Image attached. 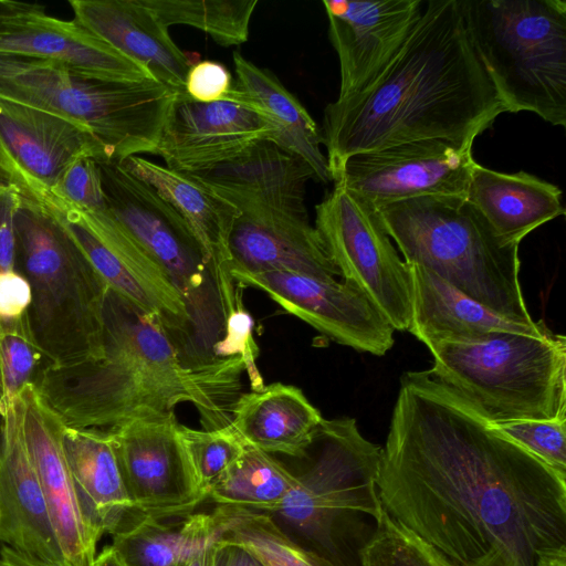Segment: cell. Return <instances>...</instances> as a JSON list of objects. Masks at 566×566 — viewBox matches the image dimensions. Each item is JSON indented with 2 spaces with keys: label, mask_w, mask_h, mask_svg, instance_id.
Segmentation results:
<instances>
[{
  "label": "cell",
  "mask_w": 566,
  "mask_h": 566,
  "mask_svg": "<svg viewBox=\"0 0 566 566\" xmlns=\"http://www.w3.org/2000/svg\"><path fill=\"white\" fill-rule=\"evenodd\" d=\"M377 488L394 520L458 566H535L566 547V478L430 370L400 378Z\"/></svg>",
  "instance_id": "cell-1"
},
{
  "label": "cell",
  "mask_w": 566,
  "mask_h": 566,
  "mask_svg": "<svg viewBox=\"0 0 566 566\" xmlns=\"http://www.w3.org/2000/svg\"><path fill=\"white\" fill-rule=\"evenodd\" d=\"M504 112L468 39L458 0H428L403 46L364 92L324 109L332 181L345 160L402 143H472Z\"/></svg>",
  "instance_id": "cell-2"
},
{
  "label": "cell",
  "mask_w": 566,
  "mask_h": 566,
  "mask_svg": "<svg viewBox=\"0 0 566 566\" xmlns=\"http://www.w3.org/2000/svg\"><path fill=\"white\" fill-rule=\"evenodd\" d=\"M245 365L240 356L191 364L161 321L108 291L103 354L44 367L34 385L63 424L108 430L189 402L205 429L230 424Z\"/></svg>",
  "instance_id": "cell-3"
},
{
  "label": "cell",
  "mask_w": 566,
  "mask_h": 566,
  "mask_svg": "<svg viewBox=\"0 0 566 566\" xmlns=\"http://www.w3.org/2000/svg\"><path fill=\"white\" fill-rule=\"evenodd\" d=\"M14 233L15 270L28 280L32 294L27 318L48 366L99 358L107 284L46 206L20 196Z\"/></svg>",
  "instance_id": "cell-4"
},
{
  "label": "cell",
  "mask_w": 566,
  "mask_h": 566,
  "mask_svg": "<svg viewBox=\"0 0 566 566\" xmlns=\"http://www.w3.org/2000/svg\"><path fill=\"white\" fill-rule=\"evenodd\" d=\"M376 209L406 263L511 321L535 323L520 283V244L501 239L467 198L419 197Z\"/></svg>",
  "instance_id": "cell-5"
},
{
  "label": "cell",
  "mask_w": 566,
  "mask_h": 566,
  "mask_svg": "<svg viewBox=\"0 0 566 566\" xmlns=\"http://www.w3.org/2000/svg\"><path fill=\"white\" fill-rule=\"evenodd\" d=\"M178 93L157 80L98 77L44 59L0 53V97L85 127L113 163L154 155Z\"/></svg>",
  "instance_id": "cell-6"
},
{
  "label": "cell",
  "mask_w": 566,
  "mask_h": 566,
  "mask_svg": "<svg viewBox=\"0 0 566 566\" xmlns=\"http://www.w3.org/2000/svg\"><path fill=\"white\" fill-rule=\"evenodd\" d=\"M470 44L504 112L566 126V2L458 0Z\"/></svg>",
  "instance_id": "cell-7"
},
{
  "label": "cell",
  "mask_w": 566,
  "mask_h": 566,
  "mask_svg": "<svg viewBox=\"0 0 566 566\" xmlns=\"http://www.w3.org/2000/svg\"><path fill=\"white\" fill-rule=\"evenodd\" d=\"M430 373L492 423L566 418V337L501 332L437 343Z\"/></svg>",
  "instance_id": "cell-8"
},
{
  "label": "cell",
  "mask_w": 566,
  "mask_h": 566,
  "mask_svg": "<svg viewBox=\"0 0 566 566\" xmlns=\"http://www.w3.org/2000/svg\"><path fill=\"white\" fill-rule=\"evenodd\" d=\"M98 166L108 211L165 271L186 304L192 358L216 359L224 335L223 308L189 226L150 185L120 164Z\"/></svg>",
  "instance_id": "cell-9"
},
{
  "label": "cell",
  "mask_w": 566,
  "mask_h": 566,
  "mask_svg": "<svg viewBox=\"0 0 566 566\" xmlns=\"http://www.w3.org/2000/svg\"><path fill=\"white\" fill-rule=\"evenodd\" d=\"M315 447L313 462L296 474L275 514L332 553L337 522L357 514L376 521L382 511L377 488L382 448L364 438L349 417L323 419Z\"/></svg>",
  "instance_id": "cell-10"
},
{
  "label": "cell",
  "mask_w": 566,
  "mask_h": 566,
  "mask_svg": "<svg viewBox=\"0 0 566 566\" xmlns=\"http://www.w3.org/2000/svg\"><path fill=\"white\" fill-rule=\"evenodd\" d=\"M315 229L343 281L360 290L392 327L411 319V279L377 209L335 182L315 207Z\"/></svg>",
  "instance_id": "cell-11"
},
{
  "label": "cell",
  "mask_w": 566,
  "mask_h": 566,
  "mask_svg": "<svg viewBox=\"0 0 566 566\" xmlns=\"http://www.w3.org/2000/svg\"><path fill=\"white\" fill-rule=\"evenodd\" d=\"M38 202L62 220L108 289L138 310L157 316L184 357L196 364L190 352V317L181 295L107 207L82 211L51 195Z\"/></svg>",
  "instance_id": "cell-12"
},
{
  "label": "cell",
  "mask_w": 566,
  "mask_h": 566,
  "mask_svg": "<svg viewBox=\"0 0 566 566\" xmlns=\"http://www.w3.org/2000/svg\"><path fill=\"white\" fill-rule=\"evenodd\" d=\"M472 143L423 139L355 154L334 180L375 208L430 196L467 198Z\"/></svg>",
  "instance_id": "cell-13"
},
{
  "label": "cell",
  "mask_w": 566,
  "mask_h": 566,
  "mask_svg": "<svg viewBox=\"0 0 566 566\" xmlns=\"http://www.w3.org/2000/svg\"><path fill=\"white\" fill-rule=\"evenodd\" d=\"M83 157L111 163L85 127L0 97V184L38 201L51 195L64 170Z\"/></svg>",
  "instance_id": "cell-14"
},
{
  "label": "cell",
  "mask_w": 566,
  "mask_h": 566,
  "mask_svg": "<svg viewBox=\"0 0 566 566\" xmlns=\"http://www.w3.org/2000/svg\"><path fill=\"white\" fill-rule=\"evenodd\" d=\"M240 286L263 291L286 313L334 342L376 356L394 345L395 328L354 285L290 271L231 273Z\"/></svg>",
  "instance_id": "cell-15"
},
{
  "label": "cell",
  "mask_w": 566,
  "mask_h": 566,
  "mask_svg": "<svg viewBox=\"0 0 566 566\" xmlns=\"http://www.w3.org/2000/svg\"><path fill=\"white\" fill-rule=\"evenodd\" d=\"M175 412L108 429L132 503L142 517L170 520L203 503L184 460Z\"/></svg>",
  "instance_id": "cell-16"
},
{
  "label": "cell",
  "mask_w": 566,
  "mask_h": 566,
  "mask_svg": "<svg viewBox=\"0 0 566 566\" xmlns=\"http://www.w3.org/2000/svg\"><path fill=\"white\" fill-rule=\"evenodd\" d=\"M275 126L254 109L230 101L201 103L176 95L154 155L166 167L195 174L228 163L260 140L274 142Z\"/></svg>",
  "instance_id": "cell-17"
},
{
  "label": "cell",
  "mask_w": 566,
  "mask_h": 566,
  "mask_svg": "<svg viewBox=\"0 0 566 566\" xmlns=\"http://www.w3.org/2000/svg\"><path fill=\"white\" fill-rule=\"evenodd\" d=\"M25 442L66 566H94L102 533L86 513L62 441L63 422L34 384L22 389Z\"/></svg>",
  "instance_id": "cell-18"
},
{
  "label": "cell",
  "mask_w": 566,
  "mask_h": 566,
  "mask_svg": "<svg viewBox=\"0 0 566 566\" xmlns=\"http://www.w3.org/2000/svg\"><path fill=\"white\" fill-rule=\"evenodd\" d=\"M422 0L323 1L340 70L338 99L367 90L418 23Z\"/></svg>",
  "instance_id": "cell-19"
},
{
  "label": "cell",
  "mask_w": 566,
  "mask_h": 566,
  "mask_svg": "<svg viewBox=\"0 0 566 566\" xmlns=\"http://www.w3.org/2000/svg\"><path fill=\"white\" fill-rule=\"evenodd\" d=\"M187 175L232 205L242 218H308L306 184L316 179L303 159L271 140H260L209 170Z\"/></svg>",
  "instance_id": "cell-20"
},
{
  "label": "cell",
  "mask_w": 566,
  "mask_h": 566,
  "mask_svg": "<svg viewBox=\"0 0 566 566\" xmlns=\"http://www.w3.org/2000/svg\"><path fill=\"white\" fill-rule=\"evenodd\" d=\"M23 418L20 394L0 408V542L51 566H66L28 451Z\"/></svg>",
  "instance_id": "cell-21"
},
{
  "label": "cell",
  "mask_w": 566,
  "mask_h": 566,
  "mask_svg": "<svg viewBox=\"0 0 566 566\" xmlns=\"http://www.w3.org/2000/svg\"><path fill=\"white\" fill-rule=\"evenodd\" d=\"M0 53L44 59L82 73L115 80H156L99 36L72 21L24 12L0 19Z\"/></svg>",
  "instance_id": "cell-22"
},
{
  "label": "cell",
  "mask_w": 566,
  "mask_h": 566,
  "mask_svg": "<svg viewBox=\"0 0 566 566\" xmlns=\"http://www.w3.org/2000/svg\"><path fill=\"white\" fill-rule=\"evenodd\" d=\"M74 20L177 92L199 55L180 50L142 0H71Z\"/></svg>",
  "instance_id": "cell-23"
},
{
  "label": "cell",
  "mask_w": 566,
  "mask_h": 566,
  "mask_svg": "<svg viewBox=\"0 0 566 566\" xmlns=\"http://www.w3.org/2000/svg\"><path fill=\"white\" fill-rule=\"evenodd\" d=\"M408 266L411 319L407 331L427 347L443 342H474L501 332L539 336L549 329L543 321L532 325L511 321L463 294L432 271L417 264Z\"/></svg>",
  "instance_id": "cell-24"
},
{
  "label": "cell",
  "mask_w": 566,
  "mask_h": 566,
  "mask_svg": "<svg viewBox=\"0 0 566 566\" xmlns=\"http://www.w3.org/2000/svg\"><path fill=\"white\" fill-rule=\"evenodd\" d=\"M230 271H290L323 280L340 276L308 218L239 217L229 239Z\"/></svg>",
  "instance_id": "cell-25"
},
{
  "label": "cell",
  "mask_w": 566,
  "mask_h": 566,
  "mask_svg": "<svg viewBox=\"0 0 566 566\" xmlns=\"http://www.w3.org/2000/svg\"><path fill=\"white\" fill-rule=\"evenodd\" d=\"M150 185L189 226L219 293L235 286L230 271L229 239L240 212L187 174L171 170L139 156L120 163Z\"/></svg>",
  "instance_id": "cell-26"
},
{
  "label": "cell",
  "mask_w": 566,
  "mask_h": 566,
  "mask_svg": "<svg viewBox=\"0 0 566 566\" xmlns=\"http://www.w3.org/2000/svg\"><path fill=\"white\" fill-rule=\"evenodd\" d=\"M323 419L298 387L273 382L240 394L232 407L230 426L247 446L269 454L304 459Z\"/></svg>",
  "instance_id": "cell-27"
},
{
  "label": "cell",
  "mask_w": 566,
  "mask_h": 566,
  "mask_svg": "<svg viewBox=\"0 0 566 566\" xmlns=\"http://www.w3.org/2000/svg\"><path fill=\"white\" fill-rule=\"evenodd\" d=\"M62 441L82 504L102 535H113L144 518L128 495L108 430L63 424Z\"/></svg>",
  "instance_id": "cell-28"
},
{
  "label": "cell",
  "mask_w": 566,
  "mask_h": 566,
  "mask_svg": "<svg viewBox=\"0 0 566 566\" xmlns=\"http://www.w3.org/2000/svg\"><path fill=\"white\" fill-rule=\"evenodd\" d=\"M562 190L525 171L506 174L475 163L467 199L506 242H520L542 224L565 214Z\"/></svg>",
  "instance_id": "cell-29"
},
{
  "label": "cell",
  "mask_w": 566,
  "mask_h": 566,
  "mask_svg": "<svg viewBox=\"0 0 566 566\" xmlns=\"http://www.w3.org/2000/svg\"><path fill=\"white\" fill-rule=\"evenodd\" d=\"M235 83L222 101L245 105L268 118L276 128L273 142L303 159L317 180L332 181L322 136L316 122L298 98L269 70L259 67L240 52L233 54Z\"/></svg>",
  "instance_id": "cell-30"
},
{
  "label": "cell",
  "mask_w": 566,
  "mask_h": 566,
  "mask_svg": "<svg viewBox=\"0 0 566 566\" xmlns=\"http://www.w3.org/2000/svg\"><path fill=\"white\" fill-rule=\"evenodd\" d=\"M216 509L170 518H140L112 535L127 566H178L192 551L219 537Z\"/></svg>",
  "instance_id": "cell-31"
},
{
  "label": "cell",
  "mask_w": 566,
  "mask_h": 566,
  "mask_svg": "<svg viewBox=\"0 0 566 566\" xmlns=\"http://www.w3.org/2000/svg\"><path fill=\"white\" fill-rule=\"evenodd\" d=\"M297 476L271 454L245 444L242 455L210 490L217 506L275 514Z\"/></svg>",
  "instance_id": "cell-32"
},
{
  "label": "cell",
  "mask_w": 566,
  "mask_h": 566,
  "mask_svg": "<svg viewBox=\"0 0 566 566\" xmlns=\"http://www.w3.org/2000/svg\"><path fill=\"white\" fill-rule=\"evenodd\" d=\"M219 538L239 544L265 566H339L294 542L272 515L239 507H216Z\"/></svg>",
  "instance_id": "cell-33"
},
{
  "label": "cell",
  "mask_w": 566,
  "mask_h": 566,
  "mask_svg": "<svg viewBox=\"0 0 566 566\" xmlns=\"http://www.w3.org/2000/svg\"><path fill=\"white\" fill-rule=\"evenodd\" d=\"M166 27L199 29L223 46L239 45L249 36L256 0H142Z\"/></svg>",
  "instance_id": "cell-34"
},
{
  "label": "cell",
  "mask_w": 566,
  "mask_h": 566,
  "mask_svg": "<svg viewBox=\"0 0 566 566\" xmlns=\"http://www.w3.org/2000/svg\"><path fill=\"white\" fill-rule=\"evenodd\" d=\"M176 434L195 488L207 502L210 490L242 455L245 444L230 424L198 430L178 422Z\"/></svg>",
  "instance_id": "cell-35"
},
{
  "label": "cell",
  "mask_w": 566,
  "mask_h": 566,
  "mask_svg": "<svg viewBox=\"0 0 566 566\" xmlns=\"http://www.w3.org/2000/svg\"><path fill=\"white\" fill-rule=\"evenodd\" d=\"M375 522L374 533L359 552L361 566H458L384 507Z\"/></svg>",
  "instance_id": "cell-36"
},
{
  "label": "cell",
  "mask_w": 566,
  "mask_h": 566,
  "mask_svg": "<svg viewBox=\"0 0 566 566\" xmlns=\"http://www.w3.org/2000/svg\"><path fill=\"white\" fill-rule=\"evenodd\" d=\"M46 359L29 327L27 313L0 319V408L11 402L29 384H34Z\"/></svg>",
  "instance_id": "cell-37"
},
{
  "label": "cell",
  "mask_w": 566,
  "mask_h": 566,
  "mask_svg": "<svg viewBox=\"0 0 566 566\" xmlns=\"http://www.w3.org/2000/svg\"><path fill=\"white\" fill-rule=\"evenodd\" d=\"M507 439L566 478V418L493 423Z\"/></svg>",
  "instance_id": "cell-38"
},
{
  "label": "cell",
  "mask_w": 566,
  "mask_h": 566,
  "mask_svg": "<svg viewBox=\"0 0 566 566\" xmlns=\"http://www.w3.org/2000/svg\"><path fill=\"white\" fill-rule=\"evenodd\" d=\"M54 198L82 211H101L106 206L98 163L83 157L72 163L51 191Z\"/></svg>",
  "instance_id": "cell-39"
},
{
  "label": "cell",
  "mask_w": 566,
  "mask_h": 566,
  "mask_svg": "<svg viewBox=\"0 0 566 566\" xmlns=\"http://www.w3.org/2000/svg\"><path fill=\"white\" fill-rule=\"evenodd\" d=\"M231 86L232 77L228 69L210 60L192 64L185 81L187 95L201 103L222 101Z\"/></svg>",
  "instance_id": "cell-40"
},
{
  "label": "cell",
  "mask_w": 566,
  "mask_h": 566,
  "mask_svg": "<svg viewBox=\"0 0 566 566\" xmlns=\"http://www.w3.org/2000/svg\"><path fill=\"white\" fill-rule=\"evenodd\" d=\"M19 200L17 190L0 184V272L15 270L14 213Z\"/></svg>",
  "instance_id": "cell-41"
},
{
  "label": "cell",
  "mask_w": 566,
  "mask_h": 566,
  "mask_svg": "<svg viewBox=\"0 0 566 566\" xmlns=\"http://www.w3.org/2000/svg\"><path fill=\"white\" fill-rule=\"evenodd\" d=\"M32 294L28 280L17 270L0 272V319H15L25 315Z\"/></svg>",
  "instance_id": "cell-42"
},
{
  "label": "cell",
  "mask_w": 566,
  "mask_h": 566,
  "mask_svg": "<svg viewBox=\"0 0 566 566\" xmlns=\"http://www.w3.org/2000/svg\"><path fill=\"white\" fill-rule=\"evenodd\" d=\"M213 566H265L245 547L218 538Z\"/></svg>",
  "instance_id": "cell-43"
},
{
  "label": "cell",
  "mask_w": 566,
  "mask_h": 566,
  "mask_svg": "<svg viewBox=\"0 0 566 566\" xmlns=\"http://www.w3.org/2000/svg\"><path fill=\"white\" fill-rule=\"evenodd\" d=\"M218 538H213L192 551L178 566H213Z\"/></svg>",
  "instance_id": "cell-44"
},
{
  "label": "cell",
  "mask_w": 566,
  "mask_h": 566,
  "mask_svg": "<svg viewBox=\"0 0 566 566\" xmlns=\"http://www.w3.org/2000/svg\"><path fill=\"white\" fill-rule=\"evenodd\" d=\"M0 566H51L36 558L24 555L7 545L0 549Z\"/></svg>",
  "instance_id": "cell-45"
},
{
  "label": "cell",
  "mask_w": 566,
  "mask_h": 566,
  "mask_svg": "<svg viewBox=\"0 0 566 566\" xmlns=\"http://www.w3.org/2000/svg\"><path fill=\"white\" fill-rule=\"evenodd\" d=\"M33 11H44V7L36 3L0 0V19Z\"/></svg>",
  "instance_id": "cell-46"
},
{
  "label": "cell",
  "mask_w": 566,
  "mask_h": 566,
  "mask_svg": "<svg viewBox=\"0 0 566 566\" xmlns=\"http://www.w3.org/2000/svg\"><path fill=\"white\" fill-rule=\"evenodd\" d=\"M94 566H127V564L119 552L111 544L96 555Z\"/></svg>",
  "instance_id": "cell-47"
},
{
  "label": "cell",
  "mask_w": 566,
  "mask_h": 566,
  "mask_svg": "<svg viewBox=\"0 0 566 566\" xmlns=\"http://www.w3.org/2000/svg\"><path fill=\"white\" fill-rule=\"evenodd\" d=\"M535 566H566V547L541 554Z\"/></svg>",
  "instance_id": "cell-48"
}]
</instances>
